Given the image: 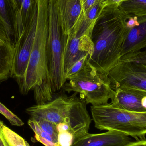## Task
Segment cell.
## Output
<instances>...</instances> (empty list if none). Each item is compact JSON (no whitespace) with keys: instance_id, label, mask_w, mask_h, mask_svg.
Segmentation results:
<instances>
[{"instance_id":"e0dca14e","label":"cell","mask_w":146,"mask_h":146,"mask_svg":"<svg viewBox=\"0 0 146 146\" xmlns=\"http://www.w3.org/2000/svg\"><path fill=\"white\" fill-rule=\"evenodd\" d=\"M119 8L125 15H146V0H124Z\"/></svg>"},{"instance_id":"484cf974","label":"cell","mask_w":146,"mask_h":146,"mask_svg":"<svg viewBox=\"0 0 146 146\" xmlns=\"http://www.w3.org/2000/svg\"><path fill=\"white\" fill-rule=\"evenodd\" d=\"M7 42H10L5 25L0 18V47Z\"/></svg>"},{"instance_id":"277c9868","label":"cell","mask_w":146,"mask_h":146,"mask_svg":"<svg viewBox=\"0 0 146 146\" xmlns=\"http://www.w3.org/2000/svg\"><path fill=\"white\" fill-rule=\"evenodd\" d=\"M91 111L94 126L100 130L117 131L137 139L146 135V112L129 111L111 103L92 106Z\"/></svg>"},{"instance_id":"f546056e","label":"cell","mask_w":146,"mask_h":146,"mask_svg":"<svg viewBox=\"0 0 146 146\" xmlns=\"http://www.w3.org/2000/svg\"><path fill=\"white\" fill-rule=\"evenodd\" d=\"M126 146H146V139L133 141Z\"/></svg>"},{"instance_id":"3957f363","label":"cell","mask_w":146,"mask_h":146,"mask_svg":"<svg viewBox=\"0 0 146 146\" xmlns=\"http://www.w3.org/2000/svg\"><path fill=\"white\" fill-rule=\"evenodd\" d=\"M26 112L30 119H44L56 125L67 123L75 141L88 133L91 123L85 102L76 94L61 95L44 104L28 107Z\"/></svg>"},{"instance_id":"ba28073f","label":"cell","mask_w":146,"mask_h":146,"mask_svg":"<svg viewBox=\"0 0 146 146\" xmlns=\"http://www.w3.org/2000/svg\"><path fill=\"white\" fill-rule=\"evenodd\" d=\"M107 75L114 90L130 88L146 92V66L144 64L118 61Z\"/></svg>"},{"instance_id":"d6986e66","label":"cell","mask_w":146,"mask_h":146,"mask_svg":"<svg viewBox=\"0 0 146 146\" xmlns=\"http://www.w3.org/2000/svg\"><path fill=\"white\" fill-rule=\"evenodd\" d=\"M3 133L12 146H30L29 144L20 135L8 127L4 123L2 127Z\"/></svg>"},{"instance_id":"6da1fadb","label":"cell","mask_w":146,"mask_h":146,"mask_svg":"<svg viewBox=\"0 0 146 146\" xmlns=\"http://www.w3.org/2000/svg\"><path fill=\"white\" fill-rule=\"evenodd\" d=\"M36 1L37 24L34 43L25 76L18 85L22 94L33 91L36 104H42L51 101L54 93L47 49L49 0Z\"/></svg>"},{"instance_id":"ac0fdd59","label":"cell","mask_w":146,"mask_h":146,"mask_svg":"<svg viewBox=\"0 0 146 146\" xmlns=\"http://www.w3.org/2000/svg\"><path fill=\"white\" fill-rule=\"evenodd\" d=\"M27 123L34 132V138L37 141L40 142L45 146H60L58 140L44 132L36 121L30 118Z\"/></svg>"},{"instance_id":"9c48e42d","label":"cell","mask_w":146,"mask_h":146,"mask_svg":"<svg viewBox=\"0 0 146 146\" xmlns=\"http://www.w3.org/2000/svg\"><path fill=\"white\" fill-rule=\"evenodd\" d=\"M63 65L65 74L78 60L86 56L90 57L94 50L92 35L77 36L71 33L64 39Z\"/></svg>"},{"instance_id":"7c38bea8","label":"cell","mask_w":146,"mask_h":146,"mask_svg":"<svg viewBox=\"0 0 146 146\" xmlns=\"http://www.w3.org/2000/svg\"><path fill=\"white\" fill-rule=\"evenodd\" d=\"M61 25L68 36L83 14L81 0H56Z\"/></svg>"},{"instance_id":"30bf717a","label":"cell","mask_w":146,"mask_h":146,"mask_svg":"<svg viewBox=\"0 0 146 146\" xmlns=\"http://www.w3.org/2000/svg\"><path fill=\"white\" fill-rule=\"evenodd\" d=\"M111 103L129 111L146 112V92L130 88H118Z\"/></svg>"},{"instance_id":"2e32d148","label":"cell","mask_w":146,"mask_h":146,"mask_svg":"<svg viewBox=\"0 0 146 146\" xmlns=\"http://www.w3.org/2000/svg\"><path fill=\"white\" fill-rule=\"evenodd\" d=\"M17 13L18 41L32 12L35 0H12Z\"/></svg>"},{"instance_id":"52a82bcc","label":"cell","mask_w":146,"mask_h":146,"mask_svg":"<svg viewBox=\"0 0 146 146\" xmlns=\"http://www.w3.org/2000/svg\"><path fill=\"white\" fill-rule=\"evenodd\" d=\"M36 24V3L35 0L31 15L15 44L10 77L15 79L18 84L23 80L25 74L33 47Z\"/></svg>"},{"instance_id":"9a60e30c","label":"cell","mask_w":146,"mask_h":146,"mask_svg":"<svg viewBox=\"0 0 146 146\" xmlns=\"http://www.w3.org/2000/svg\"><path fill=\"white\" fill-rule=\"evenodd\" d=\"M15 45L7 42L0 47V82L10 77Z\"/></svg>"},{"instance_id":"d4e9b609","label":"cell","mask_w":146,"mask_h":146,"mask_svg":"<svg viewBox=\"0 0 146 146\" xmlns=\"http://www.w3.org/2000/svg\"><path fill=\"white\" fill-rule=\"evenodd\" d=\"M74 141V136L70 131H63L58 133V141L60 146H72Z\"/></svg>"},{"instance_id":"603a6c76","label":"cell","mask_w":146,"mask_h":146,"mask_svg":"<svg viewBox=\"0 0 146 146\" xmlns=\"http://www.w3.org/2000/svg\"><path fill=\"white\" fill-rule=\"evenodd\" d=\"M89 57L88 56H84L73 64V66L65 74V79L66 81L68 79L79 72L83 68L86 62L88 60Z\"/></svg>"},{"instance_id":"8fae6325","label":"cell","mask_w":146,"mask_h":146,"mask_svg":"<svg viewBox=\"0 0 146 146\" xmlns=\"http://www.w3.org/2000/svg\"><path fill=\"white\" fill-rule=\"evenodd\" d=\"M133 141L125 134L108 131L102 133H88L75 141L72 146H126Z\"/></svg>"},{"instance_id":"83f0119b","label":"cell","mask_w":146,"mask_h":146,"mask_svg":"<svg viewBox=\"0 0 146 146\" xmlns=\"http://www.w3.org/2000/svg\"><path fill=\"white\" fill-rule=\"evenodd\" d=\"M100 1L101 0H81L83 13H86L90 8L100 2Z\"/></svg>"},{"instance_id":"7a4b0ae2","label":"cell","mask_w":146,"mask_h":146,"mask_svg":"<svg viewBox=\"0 0 146 146\" xmlns=\"http://www.w3.org/2000/svg\"><path fill=\"white\" fill-rule=\"evenodd\" d=\"M126 15L119 7L103 9L92 33L94 50L89 63L100 72L107 75L119 61L124 40L130 29L126 24Z\"/></svg>"},{"instance_id":"4dcf8cb0","label":"cell","mask_w":146,"mask_h":146,"mask_svg":"<svg viewBox=\"0 0 146 146\" xmlns=\"http://www.w3.org/2000/svg\"><path fill=\"white\" fill-rule=\"evenodd\" d=\"M145 65V66H146V65Z\"/></svg>"},{"instance_id":"5b68a950","label":"cell","mask_w":146,"mask_h":146,"mask_svg":"<svg viewBox=\"0 0 146 146\" xmlns=\"http://www.w3.org/2000/svg\"><path fill=\"white\" fill-rule=\"evenodd\" d=\"M62 88L68 93H79L84 102L92 106L108 104L115 93L107 75L100 72L88 60L79 72L66 82Z\"/></svg>"},{"instance_id":"f1b7e54d","label":"cell","mask_w":146,"mask_h":146,"mask_svg":"<svg viewBox=\"0 0 146 146\" xmlns=\"http://www.w3.org/2000/svg\"><path fill=\"white\" fill-rule=\"evenodd\" d=\"M3 122L0 120V146H12L6 139L3 133L2 127Z\"/></svg>"},{"instance_id":"4316f807","label":"cell","mask_w":146,"mask_h":146,"mask_svg":"<svg viewBox=\"0 0 146 146\" xmlns=\"http://www.w3.org/2000/svg\"><path fill=\"white\" fill-rule=\"evenodd\" d=\"M124 0H101L100 4L104 9L106 7H119L121 3Z\"/></svg>"},{"instance_id":"ffe728a7","label":"cell","mask_w":146,"mask_h":146,"mask_svg":"<svg viewBox=\"0 0 146 146\" xmlns=\"http://www.w3.org/2000/svg\"><path fill=\"white\" fill-rule=\"evenodd\" d=\"M32 120L36 121L39 127L44 132L51 135L56 140H58V132L57 131L56 124L44 119H37Z\"/></svg>"},{"instance_id":"8992f818","label":"cell","mask_w":146,"mask_h":146,"mask_svg":"<svg viewBox=\"0 0 146 146\" xmlns=\"http://www.w3.org/2000/svg\"><path fill=\"white\" fill-rule=\"evenodd\" d=\"M48 33L47 49L49 70L53 92L59 91L66 83L63 65L64 34L56 0H49Z\"/></svg>"},{"instance_id":"7402d4cb","label":"cell","mask_w":146,"mask_h":146,"mask_svg":"<svg viewBox=\"0 0 146 146\" xmlns=\"http://www.w3.org/2000/svg\"><path fill=\"white\" fill-rule=\"evenodd\" d=\"M0 113L13 126L21 127L24 124L22 120L0 102Z\"/></svg>"},{"instance_id":"cb8c5ba5","label":"cell","mask_w":146,"mask_h":146,"mask_svg":"<svg viewBox=\"0 0 146 146\" xmlns=\"http://www.w3.org/2000/svg\"><path fill=\"white\" fill-rule=\"evenodd\" d=\"M103 9L104 8L100 2L90 8L87 12L84 13V14L88 20L92 22L96 23Z\"/></svg>"},{"instance_id":"5bb4252c","label":"cell","mask_w":146,"mask_h":146,"mask_svg":"<svg viewBox=\"0 0 146 146\" xmlns=\"http://www.w3.org/2000/svg\"><path fill=\"white\" fill-rule=\"evenodd\" d=\"M0 18L5 25L10 42L15 45L18 41L17 17L12 0H0Z\"/></svg>"},{"instance_id":"44dd1931","label":"cell","mask_w":146,"mask_h":146,"mask_svg":"<svg viewBox=\"0 0 146 146\" xmlns=\"http://www.w3.org/2000/svg\"><path fill=\"white\" fill-rule=\"evenodd\" d=\"M119 61L130 62L146 65V49L127 54L122 56Z\"/></svg>"},{"instance_id":"4fadbf2b","label":"cell","mask_w":146,"mask_h":146,"mask_svg":"<svg viewBox=\"0 0 146 146\" xmlns=\"http://www.w3.org/2000/svg\"><path fill=\"white\" fill-rule=\"evenodd\" d=\"M138 18L139 25L129 30L123 45L121 57L146 48V15Z\"/></svg>"}]
</instances>
